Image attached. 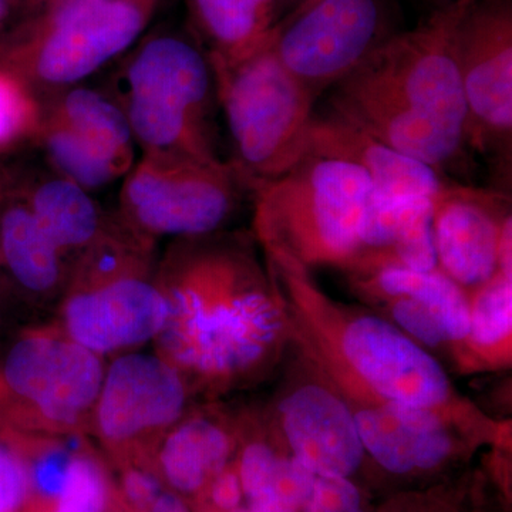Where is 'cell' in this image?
<instances>
[{"label":"cell","instance_id":"cell-8","mask_svg":"<svg viewBox=\"0 0 512 512\" xmlns=\"http://www.w3.org/2000/svg\"><path fill=\"white\" fill-rule=\"evenodd\" d=\"M106 362L53 322L26 330L0 363V413L16 433L89 436Z\"/></svg>","mask_w":512,"mask_h":512},{"label":"cell","instance_id":"cell-38","mask_svg":"<svg viewBox=\"0 0 512 512\" xmlns=\"http://www.w3.org/2000/svg\"><path fill=\"white\" fill-rule=\"evenodd\" d=\"M10 8H12V3H10V0H0V23L8 18Z\"/></svg>","mask_w":512,"mask_h":512},{"label":"cell","instance_id":"cell-28","mask_svg":"<svg viewBox=\"0 0 512 512\" xmlns=\"http://www.w3.org/2000/svg\"><path fill=\"white\" fill-rule=\"evenodd\" d=\"M483 480V468L471 464L436 483L386 494L373 512H473Z\"/></svg>","mask_w":512,"mask_h":512},{"label":"cell","instance_id":"cell-1","mask_svg":"<svg viewBox=\"0 0 512 512\" xmlns=\"http://www.w3.org/2000/svg\"><path fill=\"white\" fill-rule=\"evenodd\" d=\"M157 282L170 312L154 350L194 399L248 389L284 363L291 323L252 232L173 239L158 259Z\"/></svg>","mask_w":512,"mask_h":512},{"label":"cell","instance_id":"cell-40","mask_svg":"<svg viewBox=\"0 0 512 512\" xmlns=\"http://www.w3.org/2000/svg\"><path fill=\"white\" fill-rule=\"evenodd\" d=\"M232 512H249L247 507H241L238 508V510L232 511Z\"/></svg>","mask_w":512,"mask_h":512},{"label":"cell","instance_id":"cell-16","mask_svg":"<svg viewBox=\"0 0 512 512\" xmlns=\"http://www.w3.org/2000/svg\"><path fill=\"white\" fill-rule=\"evenodd\" d=\"M346 276L350 289L367 308L392 322L437 359L444 357L464 373L470 301L443 272L384 266Z\"/></svg>","mask_w":512,"mask_h":512},{"label":"cell","instance_id":"cell-17","mask_svg":"<svg viewBox=\"0 0 512 512\" xmlns=\"http://www.w3.org/2000/svg\"><path fill=\"white\" fill-rule=\"evenodd\" d=\"M511 192L447 181L431 200L437 269L467 295L500 272L512 232Z\"/></svg>","mask_w":512,"mask_h":512},{"label":"cell","instance_id":"cell-20","mask_svg":"<svg viewBox=\"0 0 512 512\" xmlns=\"http://www.w3.org/2000/svg\"><path fill=\"white\" fill-rule=\"evenodd\" d=\"M235 467L249 512H301L318 478L282 446L264 410L239 412Z\"/></svg>","mask_w":512,"mask_h":512},{"label":"cell","instance_id":"cell-13","mask_svg":"<svg viewBox=\"0 0 512 512\" xmlns=\"http://www.w3.org/2000/svg\"><path fill=\"white\" fill-rule=\"evenodd\" d=\"M291 350L284 382L264 410L269 427L316 477L345 478L367 490L369 464L348 400L293 340Z\"/></svg>","mask_w":512,"mask_h":512},{"label":"cell","instance_id":"cell-37","mask_svg":"<svg viewBox=\"0 0 512 512\" xmlns=\"http://www.w3.org/2000/svg\"><path fill=\"white\" fill-rule=\"evenodd\" d=\"M419 2L424 8H427L430 13L434 12V10L450 8V6L463 2V0H419Z\"/></svg>","mask_w":512,"mask_h":512},{"label":"cell","instance_id":"cell-39","mask_svg":"<svg viewBox=\"0 0 512 512\" xmlns=\"http://www.w3.org/2000/svg\"><path fill=\"white\" fill-rule=\"evenodd\" d=\"M28 2L32 3H49V6L55 5L56 2H59V0H28ZM10 3H15V0H10Z\"/></svg>","mask_w":512,"mask_h":512},{"label":"cell","instance_id":"cell-6","mask_svg":"<svg viewBox=\"0 0 512 512\" xmlns=\"http://www.w3.org/2000/svg\"><path fill=\"white\" fill-rule=\"evenodd\" d=\"M119 106L143 153L222 161L217 83L207 53L187 39L147 40L127 64Z\"/></svg>","mask_w":512,"mask_h":512},{"label":"cell","instance_id":"cell-2","mask_svg":"<svg viewBox=\"0 0 512 512\" xmlns=\"http://www.w3.org/2000/svg\"><path fill=\"white\" fill-rule=\"evenodd\" d=\"M259 248L288 313L293 343L345 396L431 410L483 450L512 448L511 421L493 419L458 392L433 353L372 309L333 299L311 269L282 249Z\"/></svg>","mask_w":512,"mask_h":512},{"label":"cell","instance_id":"cell-27","mask_svg":"<svg viewBox=\"0 0 512 512\" xmlns=\"http://www.w3.org/2000/svg\"><path fill=\"white\" fill-rule=\"evenodd\" d=\"M37 138L56 173L87 191L99 190L121 177L119 168L101 151L43 111Z\"/></svg>","mask_w":512,"mask_h":512},{"label":"cell","instance_id":"cell-31","mask_svg":"<svg viewBox=\"0 0 512 512\" xmlns=\"http://www.w3.org/2000/svg\"><path fill=\"white\" fill-rule=\"evenodd\" d=\"M369 491L345 478H316L315 488L301 512H373Z\"/></svg>","mask_w":512,"mask_h":512},{"label":"cell","instance_id":"cell-4","mask_svg":"<svg viewBox=\"0 0 512 512\" xmlns=\"http://www.w3.org/2000/svg\"><path fill=\"white\" fill-rule=\"evenodd\" d=\"M156 242L117 218L70 265L53 323L77 345L109 360L154 343L168 319L157 282Z\"/></svg>","mask_w":512,"mask_h":512},{"label":"cell","instance_id":"cell-32","mask_svg":"<svg viewBox=\"0 0 512 512\" xmlns=\"http://www.w3.org/2000/svg\"><path fill=\"white\" fill-rule=\"evenodd\" d=\"M30 497L25 454L0 440V512H19Z\"/></svg>","mask_w":512,"mask_h":512},{"label":"cell","instance_id":"cell-36","mask_svg":"<svg viewBox=\"0 0 512 512\" xmlns=\"http://www.w3.org/2000/svg\"><path fill=\"white\" fill-rule=\"evenodd\" d=\"M312 2V0H278V23L281 22L285 16L292 13L293 10L301 8L306 3Z\"/></svg>","mask_w":512,"mask_h":512},{"label":"cell","instance_id":"cell-11","mask_svg":"<svg viewBox=\"0 0 512 512\" xmlns=\"http://www.w3.org/2000/svg\"><path fill=\"white\" fill-rule=\"evenodd\" d=\"M456 55L470 153L487 161L493 188L511 192L512 0H471L457 23Z\"/></svg>","mask_w":512,"mask_h":512},{"label":"cell","instance_id":"cell-19","mask_svg":"<svg viewBox=\"0 0 512 512\" xmlns=\"http://www.w3.org/2000/svg\"><path fill=\"white\" fill-rule=\"evenodd\" d=\"M306 154L338 158L365 171L376 194L433 198L450 178L373 137L338 111L313 114Z\"/></svg>","mask_w":512,"mask_h":512},{"label":"cell","instance_id":"cell-29","mask_svg":"<svg viewBox=\"0 0 512 512\" xmlns=\"http://www.w3.org/2000/svg\"><path fill=\"white\" fill-rule=\"evenodd\" d=\"M111 497L106 468L89 447L74 454L52 512H106Z\"/></svg>","mask_w":512,"mask_h":512},{"label":"cell","instance_id":"cell-5","mask_svg":"<svg viewBox=\"0 0 512 512\" xmlns=\"http://www.w3.org/2000/svg\"><path fill=\"white\" fill-rule=\"evenodd\" d=\"M373 191L356 165L306 154L281 177L255 188L252 235L259 247L282 249L311 271L346 272L359 255Z\"/></svg>","mask_w":512,"mask_h":512},{"label":"cell","instance_id":"cell-21","mask_svg":"<svg viewBox=\"0 0 512 512\" xmlns=\"http://www.w3.org/2000/svg\"><path fill=\"white\" fill-rule=\"evenodd\" d=\"M431 200L423 195L384 197L373 191L359 255L345 274H360L384 266L420 272L437 269Z\"/></svg>","mask_w":512,"mask_h":512},{"label":"cell","instance_id":"cell-12","mask_svg":"<svg viewBox=\"0 0 512 512\" xmlns=\"http://www.w3.org/2000/svg\"><path fill=\"white\" fill-rule=\"evenodd\" d=\"M399 32L394 0H312L276 25L269 46L319 100Z\"/></svg>","mask_w":512,"mask_h":512},{"label":"cell","instance_id":"cell-33","mask_svg":"<svg viewBox=\"0 0 512 512\" xmlns=\"http://www.w3.org/2000/svg\"><path fill=\"white\" fill-rule=\"evenodd\" d=\"M165 488L167 487L157 471L151 470L148 464H130L123 467L120 491L128 507L134 511L146 512Z\"/></svg>","mask_w":512,"mask_h":512},{"label":"cell","instance_id":"cell-22","mask_svg":"<svg viewBox=\"0 0 512 512\" xmlns=\"http://www.w3.org/2000/svg\"><path fill=\"white\" fill-rule=\"evenodd\" d=\"M0 262L22 291L40 302H59L70 259L56 247L23 200L0 180Z\"/></svg>","mask_w":512,"mask_h":512},{"label":"cell","instance_id":"cell-7","mask_svg":"<svg viewBox=\"0 0 512 512\" xmlns=\"http://www.w3.org/2000/svg\"><path fill=\"white\" fill-rule=\"evenodd\" d=\"M211 66L232 163L255 188L281 177L306 156L318 99L285 69L269 43L241 62Z\"/></svg>","mask_w":512,"mask_h":512},{"label":"cell","instance_id":"cell-26","mask_svg":"<svg viewBox=\"0 0 512 512\" xmlns=\"http://www.w3.org/2000/svg\"><path fill=\"white\" fill-rule=\"evenodd\" d=\"M50 116L66 124L70 130L101 151L121 174L134 164L133 133L126 114L116 101L90 89H64L56 94L49 106L43 107Z\"/></svg>","mask_w":512,"mask_h":512},{"label":"cell","instance_id":"cell-25","mask_svg":"<svg viewBox=\"0 0 512 512\" xmlns=\"http://www.w3.org/2000/svg\"><path fill=\"white\" fill-rule=\"evenodd\" d=\"M470 328L464 373L500 372L512 365V274L498 272L468 295Z\"/></svg>","mask_w":512,"mask_h":512},{"label":"cell","instance_id":"cell-24","mask_svg":"<svg viewBox=\"0 0 512 512\" xmlns=\"http://www.w3.org/2000/svg\"><path fill=\"white\" fill-rule=\"evenodd\" d=\"M211 63L235 64L268 45L278 0H190Z\"/></svg>","mask_w":512,"mask_h":512},{"label":"cell","instance_id":"cell-14","mask_svg":"<svg viewBox=\"0 0 512 512\" xmlns=\"http://www.w3.org/2000/svg\"><path fill=\"white\" fill-rule=\"evenodd\" d=\"M192 400L183 375L156 350L111 357L89 436L121 467L150 464L157 444L191 409Z\"/></svg>","mask_w":512,"mask_h":512},{"label":"cell","instance_id":"cell-34","mask_svg":"<svg viewBox=\"0 0 512 512\" xmlns=\"http://www.w3.org/2000/svg\"><path fill=\"white\" fill-rule=\"evenodd\" d=\"M200 498L217 512H232L244 507V493L235 461L211 481Z\"/></svg>","mask_w":512,"mask_h":512},{"label":"cell","instance_id":"cell-15","mask_svg":"<svg viewBox=\"0 0 512 512\" xmlns=\"http://www.w3.org/2000/svg\"><path fill=\"white\" fill-rule=\"evenodd\" d=\"M345 399L365 447L369 491L383 485L393 493L436 483L471 466L483 450L456 424L431 410Z\"/></svg>","mask_w":512,"mask_h":512},{"label":"cell","instance_id":"cell-18","mask_svg":"<svg viewBox=\"0 0 512 512\" xmlns=\"http://www.w3.org/2000/svg\"><path fill=\"white\" fill-rule=\"evenodd\" d=\"M239 444V413L207 402L192 406L164 434L154 450V470L165 487L185 498H200L232 466Z\"/></svg>","mask_w":512,"mask_h":512},{"label":"cell","instance_id":"cell-23","mask_svg":"<svg viewBox=\"0 0 512 512\" xmlns=\"http://www.w3.org/2000/svg\"><path fill=\"white\" fill-rule=\"evenodd\" d=\"M23 200L56 247L73 262L110 227L89 191L59 174L40 175L19 187Z\"/></svg>","mask_w":512,"mask_h":512},{"label":"cell","instance_id":"cell-35","mask_svg":"<svg viewBox=\"0 0 512 512\" xmlns=\"http://www.w3.org/2000/svg\"><path fill=\"white\" fill-rule=\"evenodd\" d=\"M473 512H511V501L507 500V498L491 484L485 471L483 484H481L480 491H478Z\"/></svg>","mask_w":512,"mask_h":512},{"label":"cell","instance_id":"cell-3","mask_svg":"<svg viewBox=\"0 0 512 512\" xmlns=\"http://www.w3.org/2000/svg\"><path fill=\"white\" fill-rule=\"evenodd\" d=\"M471 0L434 10L329 90V107L437 173L466 170L467 113L456 29Z\"/></svg>","mask_w":512,"mask_h":512},{"label":"cell","instance_id":"cell-30","mask_svg":"<svg viewBox=\"0 0 512 512\" xmlns=\"http://www.w3.org/2000/svg\"><path fill=\"white\" fill-rule=\"evenodd\" d=\"M42 117L36 93L16 74L0 67V151L37 137Z\"/></svg>","mask_w":512,"mask_h":512},{"label":"cell","instance_id":"cell-10","mask_svg":"<svg viewBox=\"0 0 512 512\" xmlns=\"http://www.w3.org/2000/svg\"><path fill=\"white\" fill-rule=\"evenodd\" d=\"M255 185L231 160L143 153L124 177L119 218L151 241L228 229Z\"/></svg>","mask_w":512,"mask_h":512},{"label":"cell","instance_id":"cell-9","mask_svg":"<svg viewBox=\"0 0 512 512\" xmlns=\"http://www.w3.org/2000/svg\"><path fill=\"white\" fill-rule=\"evenodd\" d=\"M156 0H59L0 46V67L33 92H62L140 36Z\"/></svg>","mask_w":512,"mask_h":512}]
</instances>
